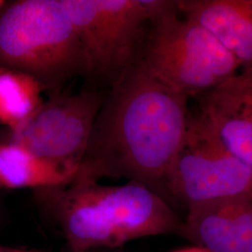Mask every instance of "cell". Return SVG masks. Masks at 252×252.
Here are the masks:
<instances>
[{"mask_svg": "<svg viewBox=\"0 0 252 252\" xmlns=\"http://www.w3.org/2000/svg\"><path fill=\"white\" fill-rule=\"evenodd\" d=\"M189 117L188 97L137 62L108 88L76 181L124 177L161 195Z\"/></svg>", "mask_w": 252, "mask_h": 252, "instance_id": "1", "label": "cell"}, {"mask_svg": "<svg viewBox=\"0 0 252 252\" xmlns=\"http://www.w3.org/2000/svg\"><path fill=\"white\" fill-rule=\"evenodd\" d=\"M38 190L72 251L117 248L137 238L180 235L182 231L183 220L166 199L133 181L103 186L81 180Z\"/></svg>", "mask_w": 252, "mask_h": 252, "instance_id": "2", "label": "cell"}, {"mask_svg": "<svg viewBox=\"0 0 252 252\" xmlns=\"http://www.w3.org/2000/svg\"><path fill=\"white\" fill-rule=\"evenodd\" d=\"M0 68L54 90L83 75L80 41L60 0H18L0 10Z\"/></svg>", "mask_w": 252, "mask_h": 252, "instance_id": "3", "label": "cell"}, {"mask_svg": "<svg viewBox=\"0 0 252 252\" xmlns=\"http://www.w3.org/2000/svg\"><path fill=\"white\" fill-rule=\"evenodd\" d=\"M138 63L188 98L216 88L241 69L207 30L180 16L178 1H167L153 17Z\"/></svg>", "mask_w": 252, "mask_h": 252, "instance_id": "4", "label": "cell"}, {"mask_svg": "<svg viewBox=\"0 0 252 252\" xmlns=\"http://www.w3.org/2000/svg\"><path fill=\"white\" fill-rule=\"evenodd\" d=\"M75 27L83 76L108 88L138 62L153 17L164 0H60Z\"/></svg>", "mask_w": 252, "mask_h": 252, "instance_id": "5", "label": "cell"}, {"mask_svg": "<svg viewBox=\"0 0 252 252\" xmlns=\"http://www.w3.org/2000/svg\"><path fill=\"white\" fill-rule=\"evenodd\" d=\"M187 210L227 199L252 195V169L231 153L207 119L191 114L164 184Z\"/></svg>", "mask_w": 252, "mask_h": 252, "instance_id": "6", "label": "cell"}, {"mask_svg": "<svg viewBox=\"0 0 252 252\" xmlns=\"http://www.w3.org/2000/svg\"><path fill=\"white\" fill-rule=\"evenodd\" d=\"M105 95L85 91L43 101L25 122L10 130L9 142L50 162L80 167Z\"/></svg>", "mask_w": 252, "mask_h": 252, "instance_id": "7", "label": "cell"}, {"mask_svg": "<svg viewBox=\"0 0 252 252\" xmlns=\"http://www.w3.org/2000/svg\"><path fill=\"white\" fill-rule=\"evenodd\" d=\"M199 112L220 140L252 169V68L197 97Z\"/></svg>", "mask_w": 252, "mask_h": 252, "instance_id": "8", "label": "cell"}, {"mask_svg": "<svg viewBox=\"0 0 252 252\" xmlns=\"http://www.w3.org/2000/svg\"><path fill=\"white\" fill-rule=\"evenodd\" d=\"M180 236L210 252H252V195L190 208Z\"/></svg>", "mask_w": 252, "mask_h": 252, "instance_id": "9", "label": "cell"}, {"mask_svg": "<svg viewBox=\"0 0 252 252\" xmlns=\"http://www.w3.org/2000/svg\"><path fill=\"white\" fill-rule=\"evenodd\" d=\"M178 9L214 36L241 69L252 68V0H180Z\"/></svg>", "mask_w": 252, "mask_h": 252, "instance_id": "10", "label": "cell"}, {"mask_svg": "<svg viewBox=\"0 0 252 252\" xmlns=\"http://www.w3.org/2000/svg\"><path fill=\"white\" fill-rule=\"evenodd\" d=\"M80 167H66L30 153L17 144L0 145V187L54 189L78 179Z\"/></svg>", "mask_w": 252, "mask_h": 252, "instance_id": "11", "label": "cell"}, {"mask_svg": "<svg viewBox=\"0 0 252 252\" xmlns=\"http://www.w3.org/2000/svg\"><path fill=\"white\" fill-rule=\"evenodd\" d=\"M44 88L27 73L0 68V123L13 130L43 102Z\"/></svg>", "mask_w": 252, "mask_h": 252, "instance_id": "12", "label": "cell"}, {"mask_svg": "<svg viewBox=\"0 0 252 252\" xmlns=\"http://www.w3.org/2000/svg\"><path fill=\"white\" fill-rule=\"evenodd\" d=\"M210 252L207 251L206 249L202 248V247H190V248H186V249H181V250H178L176 252Z\"/></svg>", "mask_w": 252, "mask_h": 252, "instance_id": "13", "label": "cell"}, {"mask_svg": "<svg viewBox=\"0 0 252 252\" xmlns=\"http://www.w3.org/2000/svg\"><path fill=\"white\" fill-rule=\"evenodd\" d=\"M0 252H27V251H21L16 249L11 248H6V247H0Z\"/></svg>", "mask_w": 252, "mask_h": 252, "instance_id": "14", "label": "cell"}, {"mask_svg": "<svg viewBox=\"0 0 252 252\" xmlns=\"http://www.w3.org/2000/svg\"><path fill=\"white\" fill-rule=\"evenodd\" d=\"M6 5V3H5V1H2V0H0V10L4 8V6Z\"/></svg>", "mask_w": 252, "mask_h": 252, "instance_id": "15", "label": "cell"}, {"mask_svg": "<svg viewBox=\"0 0 252 252\" xmlns=\"http://www.w3.org/2000/svg\"><path fill=\"white\" fill-rule=\"evenodd\" d=\"M70 252H92L91 251H72Z\"/></svg>", "mask_w": 252, "mask_h": 252, "instance_id": "16", "label": "cell"}, {"mask_svg": "<svg viewBox=\"0 0 252 252\" xmlns=\"http://www.w3.org/2000/svg\"><path fill=\"white\" fill-rule=\"evenodd\" d=\"M27 252H40V251H27Z\"/></svg>", "mask_w": 252, "mask_h": 252, "instance_id": "17", "label": "cell"}]
</instances>
